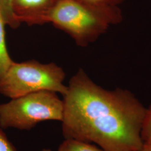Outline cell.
Segmentation results:
<instances>
[{"instance_id": "obj_1", "label": "cell", "mask_w": 151, "mask_h": 151, "mask_svg": "<svg viewBox=\"0 0 151 151\" xmlns=\"http://www.w3.org/2000/svg\"><path fill=\"white\" fill-rule=\"evenodd\" d=\"M63 96L65 139L96 143L104 151H142L140 129L146 109L128 90L109 91L80 69Z\"/></svg>"}, {"instance_id": "obj_2", "label": "cell", "mask_w": 151, "mask_h": 151, "mask_svg": "<svg viewBox=\"0 0 151 151\" xmlns=\"http://www.w3.org/2000/svg\"><path fill=\"white\" fill-rule=\"evenodd\" d=\"M123 15L118 6L91 5L80 0H58L46 18V23L63 30L81 47H86L119 24Z\"/></svg>"}, {"instance_id": "obj_3", "label": "cell", "mask_w": 151, "mask_h": 151, "mask_svg": "<svg viewBox=\"0 0 151 151\" xmlns=\"http://www.w3.org/2000/svg\"><path fill=\"white\" fill-rule=\"evenodd\" d=\"M65 77L63 69L53 62H14L0 77V93L11 99L43 90L64 96L67 91V86L63 84Z\"/></svg>"}, {"instance_id": "obj_4", "label": "cell", "mask_w": 151, "mask_h": 151, "mask_svg": "<svg viewBox=\"0 0 151 151\" xmlns=\"http://www.w3.org/2000/svg\"><path fill=\"white\" fill-rule=\"evenodd\" d=\"M64 103L57 93L43 90L0 104V128L29 130L44 121L63 118Z\"/></svg>"}, {"instance_id": "obj_5", "label": "cell", "mask_w": 151, "mask_h": 151, "mask_svg": "<svg viewBox=\"0 0 151 151\" xmlns=\"http://www.w3.org/2000/svg\"><path fill=\"white\" fill-rule=\"evenodd\" d=\"M58 0H14L13 10L20 24L43 25Z\"/></svg>"}, {"instance_id": "obj_6", "label": "cell", "mask_w": 151, "mask_h": 151, "mask_svg": "<svg viewBox=\"0 0 151 151\" xmlns=\"http://www.w3.org/2000/svg\"><path fill=\"white\" fill-rule=\"evenodd\" d=\"M5 22L0 12V77L11 66L14 61L9 54L5 39Z\"/></svg>"}, {"instance_id": "obj_7", "label": "cell", "mask_w": 151, "mask_h": 151, "mask_svg": "<svg viewBox=\"0 0 151 151\" xmlns=\"http://www.w3.org/2000/svg\"><path fill=\"white\" fill-rule=\"evenodd\" d=\"M58 151H104L90 143L75 139H65L60 144Z\"/></svg>"}, {"instance_id": "obj_8", "label": "cell", "mask_w": 151, "mask_h": 151, "mask_svg": "<svg viewBox=\"0 0 151 151\" xmlns=\"http://www.w3.org/2000/svg\"><path fill=\"white\" fill-rule=\"evenodd\" d=\"M14 0H0V12L6 25L13 29H16L22 24L18 22L14 13Z\"/></svg>"}, {"instance_id": "obj_9", "label": "cell", "mask_w": 151, "mask_h": 151, "mask_svg": "<svg viewBox=\"0 0 151 151\" xmlns=\"http://www.w3.org/2000/svg\"><path fill=\"white\" fill-rule=\"evenodd\" d=\"M140 137L143 144L151 145V105L146 109L141 125Z\"/></svg>"}, {"instance_id": "obj_10", "label": "cell", "mask_w": 151, "mask_h": 151, "mask_svg": "<svg viewBox=\"0 0 151 151\" xmlns=\"http://www.w3.org/2000/svg\"><path fill=\"white\" fill-rule=\"evenodd\" d=\"M0 151H17L15 147L9 140L2 128H0Z\"/></svg>"}, {"instance_id": "obj_11", "label": "cell", "mask_w": 151, "mask_h": 151, "mask_svg": "<svg viewBox=\"0 0 151 151\" xmlns=\"http://www.w3.org/2000/svg\"><path fill=\"white\" fill-rule=\"evenodd\" d=\"M87 4L98 6H118L124 0H80Z\"/></svg>"}, {"instance_id": "obj_12", "label": "cell", "mask_w": 151, "mask_h": 151, "mask_svg": "<svg viewBox=\"0 0 151 151\" xmlns=\"http://www.w3.org/2000/svg\"><path fill=\"white\" fill-rule=\"evenodd\" d=\"M142 151H151V145L144 144Z\"/></svg>"}, {"instance_id": "obj_13", "label": "cell", "mask_w": 151, "mask_h": 151, "mask_svg": "<svg viewBox=\"0 0 151 151\" xmlns=\"http://www.w3.org/2000/svg\"><path fill=\"white\" fill-rule=\"evenodd\" d=\"M52 151L50 150H49V149H43V150H42L41 151Z\"/></svg>"}, {"instance_id": "obj_14", "label": "cell", "mask_w": 151, "mask_h": 151, "mask_svg": "<svg viewBox=\"0 0 151 151\" xmlns=\"http://www.w3.org/2000/svg\"></svg>"}]
</instances>
